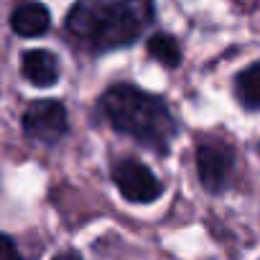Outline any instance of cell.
<instances>
[{
    "label": "cell",
    "mask_w": 260,
    "mask_h": 260,
    "mask_svg": "<svg viewBox=\"0 0 260 260\" xmlns=\"http://www.w3.org/2000/svg\"><path fill=\"white\" fill-rule=\"evenodd\" d=\"M153 23V0H74L64 16V34L79 51L102 56L138 44Z\"/></svg>",
    "instance_id": "cell-1"
},
{
    "label": "cell",
    "mask_w": 260,
    "mask_h": 260,
    "mask_svg": "<svg viewBox=\"0 0 260 260\" xmlns=\"http://www.w3.org/2000/svg\"><path fill=\"white\" fill-rule=\"evenodd\" d=\"M97 110L115 133L127 136L130 141L158 156H166L174 138L179 136V120L174 117L171 105L161 94L148 92L138 84H110L100 94Z\"/></svg>",
    "instance_id": "cell-2"
},
{
    "label": "cell",
    "mask_w": 260,
    "mask_h": 260,
    "mask_svg": "<svg viewBox=\"0 0 260 260\" xmlns=\"http://www.w3.org/2000/svg\"><path fill=\"white\" fill-rule=\"evenodd\" d=\"M194 166L202 189L212 197H219L235 181L237 148L219 133H202L194 141Z\"/></svg>",
    "instance_id": "cell-3"
},
{
    "label": "cell",
    "mask_w": 260,
    "mask_h": 260,
    "mask_svg": "<svg viewBox=\"0 0 260 260\" xmlns=\"http://www.w3.org/2000/svg\"><path fill=\"white\" fill-rule=\"evenodd\" d=\"M21 130L26 138H31L41 146H49V148L56 146L69 133L67 105L56 97L28 102L23 115H21Z\"/></svg>",
    "instance_id": "cell-4"
},
{
    "label": "cell",
    "mask_w": 260,
    "mask_h": 260,
    "mask_svg": "<svg viewBox=\"0 0 260 260\" xmlns=\"http://www.w3.org/2000/svg\"><path fill=\"white\" fill-rule=\"evenodd\" d=\"M110 176L120 197L130 204H153L164 194V181L153 174L148 164L136 156L117 158L110 169Z\"/></svg>",
    "instance_id": "cell-5"
},
{
    "label": "cell",
    "mask_w": 260,
    "mask_h": 260,
    "mask_svg": "<svg viewBox=\"0 0 260 260\" xmlns=\"http://www.w3.org/2000/svg\"><path fill=\"white\" fill-rule=\"evenodd\" d=\"M21 74L26 77L28 84L39 89H49L61 77L59 56L49 49H28L21 54Z\"/></svg>",
    "instance_id": "cell-6"
},
{
    "label": "cell",
    "mask_w": 260,
    "mask_h": 260,
    "mask_svg": "<svg viewBox=\"0 0 260 260\" xmlns=\"http://www.w3.org/2000/svg\"><path fill=\"white\" fill-rule=\"evenodd\" d=\"M8 26L18 39H39V36L49 34L51 13L44 3H39V0H28V3H21V6L13 8Z\"/></svg>",
    "instance_id": "cell-7"
},
{
    "label": "cell",
    "mask_w": 260,
    "mask_h": 260,
    "mask_svg": "<svg viewBox=\"0 0 260 260\" xmlns=\"http://www.w3.org/2000/svg\"><path fill=\"white\" fill-rule=\"evenodd\" d=\"M257 79H260V64L257 61H250L245 69H240L235 74V82H232V92H235V100L242 110L247 112H257L260 107V89H257Z\"/></svg>",
    "instance_id": "cell-8"
},
{
    "label": "cell",
    "mask_w": 260,
    "mask_h": 260,
    "mask_svg": "<svg viewBox=\"0 0 260 260\" xmlns=\"http://www.w3.org/2000/svg\"><path fill=\"white\" fill-rule=\"evenodd\" d=\"M146 51H148L151 59H156L166 69H179L181 61H184V49H181L179 39L174 34H166V31L151 34L148 41H146Z\"/></svg>",
    "instance_id": "cell-9"
},
{
    "label": "cell",
    "mask_w": 260,
    "mask_h": 260,
    "mask_svg": "<svg viewBox=\"0 0 260 260\" xmlns=\"http://www.w3.org/2000/svg\"><path fill=\"white\" fill-rule=\"evenodd\" d=\"M0 257H6V260H18L21 257V250H18L16 240L6 232H0Z\"/></svg>",
    "instance_id": "cell-10"
}]
</instances>
